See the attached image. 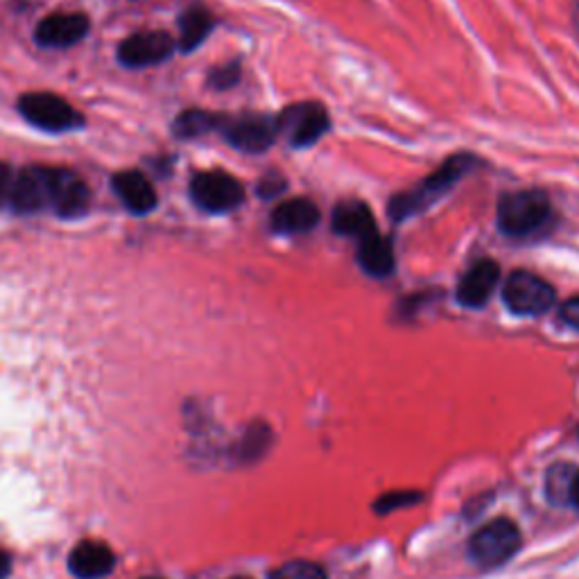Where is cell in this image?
Masks as SVG:
<instances>
[{
	"mask_svg": "<svg viewBox=\"0 0 579 579\" xmlns=\"http://www.w3.org/2000/svg\"><path fill=\"white\" fill-rule=\"evenodd\" d=\"M330 225H333L336 234L355 240H363L378 231L372 209L361 200H342L333 209V219H330Z\"/></svg>",
	"mask_w": 579,
	"mask_h": 579,
	"instance_id": "e0dca14e",
	"label": "cell"
},
{
	"mask_svg": "<svg viewBox=\"0 0 579 579\" xmlns=\"http://www.w3.org/2000/svg\"><path fill=\"white\" fill-rule=\"evenodd\" d=\"M14 179H16V171H12L8 163H0V209H10Z\"/></svg>",
	"mask_w": 579,
	"mask_h": 579,
	"instance_id": "d4e9b609",
	"label": "cell"
},
{
	"mask_svg": "<svg viewBox=\"0 0 579 579\" xmlns=\"http://www.w3.org/2000/svg\"><path fill=\"white\" fill-rule=\"evenodd\" d=\"M177 43L168 33H136L118 46V62L127 68L156 66L173 58Z\"/></svg>",
	"mask_w": 579,
	"mask_h": 579,
	"instance_id": "9c48e42d",
	"label": "cell"
},
{
	"mask_svg": "<svg viewBox=\"0 0 579 579\" xmlns=\"http://www.w3.org/2000/svg\"><path fill=\"white\" fill-rule=\"evenodd\" d=\"M317 223H319V209L309 198L286 200L272 211V217H269L272 229L284 236L309 234L317 227Z\"/></svg>",
	"mask_w": 579,
	"mask_h": 579,
	"instance_id": "9a60e30c",
	"label": "cell"
},
{
	"mask_svg": "<svg viewBox=\"0 0 579 579\" xmlns=\"http://www.w3.org/2000/svg\"><path fill=\"white\" fill-rule=\"evenodd\" d=\"M12 572V557L5 553V550H0V579H5Z\"/></svg>",
	"mask_w": 579,
	"mask_h": 579,
	"instance_id": "83f0119b",
	"label": "cell"
},
{
	"mask_svg": "<svg viewBox=\"0 0 579 579\" xmlns=\"http://www.w3.org/2000/svg\"><path fill=\"white\" fill-rule=\"evenodd\" d=\"M10 209L16 213H39L50 209V168L18 171Z\"/></svg>",
	"mask_w": 579,
	"mask_h": 579,
	"instance_id": "4fadbf2b",
	"label": "cell"
},
{
	"mask_svg": "<svg viewBox=\"0 0 579 579\" xmlns=\"http://www.w3.org/2000/svg\"><path fill=\"white\" fill-rule=\"evenodd\" d=\"M91 204V192L87 184L71 171L50 168V209L64 219L85 215Z\"/></svg>",
	"mask_w": 579,
	"mask_h": 579,
	"instance_id": "30bf717a",
	"label": "cell"
},
{
	"mask_svg": "<svg viewBox=\"0 0 579 579\" xmlns=\"http://www.w3.org/2000/svg\"><path fill=\"white\" fill-rule=\"evenodd\" d=\"M501 267L491 259L476 261L468 267L457 284V301L466 309H480L499 288Z\"/></svg>",
	"mask_w": 579,
	"mask_h": 579,
	"instance_id": "7c38bea8",
	"label": "cell"
},
{
	"mask_svg": "<svg viewBox=\"0 0 579 579\" xmlns=\"http://www.w3.org/2000/svg\"><path fill=\"white\" fill-rule=\"evenodd\" d=\"M575 468L570 464H557L547 471V495L550 501H555L557 505L570 503V493H572V480H575Z\"/></svg>",
	"mask_w": 579,
	"mask_h": 579,
	"instance_id": "44dd1931",
	"label": "cell"
},
{
	"mask_svg": "<svg viewBox=\"0 0 579 579\" xmlns=\"http://www.w3.org/2000/svg\"><path fill=\"white\" fill-rule=\"evenodd\" d=\"M284 188H286V179L277 173H269L259 181V196L274 198V196H279V192H284Z\"/></svg>",
	"mask_w": 579,
	"mask_h": 579,
	"instance_id": "484cf974",
	"label": "cell"
},
{
	"mask_svg": "<svg viewBox=\"0 0 579 579\" xmlns=\"http://www.w3.org/2000/svg\"><path fill=\"white\" fill-rule=\"evenodd\" d=\"M143 579H161V577H143Z\"/></svg>",
	"mask_w": 579,
	"mask_h": 579,
	"instance_id": "4dcf8cb0",
	"label": "cell"
},
{
	"mask_svg": "<svg viewBox=\"0 0 579 579\" xmlns=\"http://www.w3.org/2000/svg\"><path fill=\"white\" fill-rule=\"evenodd\" d=\"M555 288L528 269L512 272L503 284L505 306L520 317H537L555 306Z\"/></svg>",
	"mask_w": 579,
	"mask_h": 579,
	"instance_id": "277c9868",
	"label": "cell"
},
{
	"mask_svg": "<svg viewBox=\"0 0 579 579\" xmlns=\"http://www.w3.org/2000/svg\"><path fill=\"white\" fill-rule=\"evenodd\" d=\"M520 530L509 518H495L468 541V557L480 568H499L520 550Z\"/></svg>",
	"mask_w": 579,
	"mask_h": 579,
	"instance_id": "3957f363",
	"label": "cell"
},
{
	"mask_svg": "<svg viewBox=\"0 0 579 579\" xmlns=\"http://www.w3.org/2000/svg\"><path fill=\"white\" fill-rule=\"evenodd\" d=\"M559 317H562V322H564L566 326L579 330V294L572 297V299H568V301L564 303V306L559 309Z\"/></svg>",
	"mask_w": 579,
	"mask_h": 579,
	"instance_id": "4316f807",
	"label": "cell"
},
{
	"mask_svg": "<svg viewBox=\"0 0 579 579\" xmlns=\"http://www.w3.org/2000/svg\"><path fill=\"white\" fill-rule=\"evenodd\" d=\"M357 265L374 279H388L397 267L392 242L378 231L357 240Z\"/></svg>",
	"mask_w": 579,
	"mask_h": 579,
	"instance_id": "ac0fdd59",
	"label": "cell"
},
{
	"mask_svg": "<svg viewBox=\"0 0 579 579\" xmlns=\"http://www.w3.org/2000/svg\"><path fill=\"white\" fill-rule=\"evenodd\" d=\"M240 81V66L238 64H225V66H217L211 71L209 75V85L217 91H225L236 87Z\"/></svg>",
	"mask_w": 579,
	"mask_h": 579,
	"instance_id": "cb8c5ba5",
	"label": "cell"
},
{
	"mask_svg": "<svg viewBox=\"0 0 579 579\" xmlns=\"http://www.w3.org/2000/svg\"><path fill=\"white\" fill-rule=\"evenodd\" d=\"M553 223V204L541 190H516L499 202V229L509 238H532Z\"/></svg>",
	"mask_w": 579,
	"mask_h": 579,
	"instance_id": "7a4b0ae2",
	"label": "cell"
},
{
	"mask_svg": "<svg viewBox=\"0 0 579 579\" xmlns=\"http://www.w3.org/2000/svg\"><path fill=\"white\" fill-rule=\"evenodd\" d=\"M116 568L114 550L102 541H81L68 555V570L77 579H102Z\"/></svg>",
	"mask_w": 579,
	"mask_h": 579,
	"instance_id": "5bb4252c",
	"label": "cell"
},
{
	"mask_svg": "<svg viewBox=\"0 0 579 579\" xmlns=\"http://www.w3.org/2000/svg\"><path fill=\"white\" fill-rule=\"evenodd\" d=\"M18 112L23 118L50 134L71 131L85 125V118L60 96L54 93H25L18 100Z\"/></svg>",
	"mask_w": 579,
	"mask_h": 579,
	"instance_id": "5b68a950",
	"label": "cell"
},
{
	"mask_svg": "<svg viewBox=\"0 0 579 579\" xmlns=\"http://www.w3.org/2000/svg\"><path fill=\"white\" fill-rule=\"evenodd\" d=\"M570 503L579 509V471L575 474V480H572V493H570Z\"/></svg>",
	"mask_w": 579,
	"mask_h": 579,
	"instance_id": "f1b7e54d",
	"label": "cell"
},
{
	"mask_svg": "<svg viewBox=\"0 0 579 579\" xmlns=\"http://www.w3.org/2000/svg\"><path fill=\"white\" fill-rule=\"evenodd\" d=\"M421 501V493H410V491H394V493H385L382 499H378L376 509L378 512H394L401 507H410Z\"/></svg>",
	"mask_w": 579,
	"mask_h": 579,
	"instance_id": "603a6c76",
	"label": "cell"
},
{
	"mask_svg": "<svg viewBox=\"0 0 579 579\" xmlns=\"http://www.w3.org/2000/svg\"><path fill=\"white\" fill-rule=\"evenodd\" d=\"M231 579H250V577H231Z\"/></svg>",
	"mask_w": 579,
	"mask_h": 579,
	"instance_id": "f546056e",
	"label": "cell"
},
{
	"mask_svg": "<svg viewBox=\"0 0 579 579\" xmlns=\"http://www.w3.org/2000/svg\"><path fill=\"white\" fill-rule=\"evenodd\" d=\"M114 192L118 196V200L125 204V209L134 215H146L150 211H154L156 206V192L152 188V184L136 171H125L118 173L112 179Z\"/></svg>",
	"mask_w": 579,
	"mask_h": 579,
	"instance_id": "2e32d148",
	"label": "cell"
},
{
	"mask_svg": "<svg viewBox=\"0 0 579 579\" xmlns=\"http://www.w3.org/2000/svg\"><path fill=\"white\" fill-rule=\"evenodd\" d=\"M269 579H328L326 570L315 562H288L269 575Z\"/></svg>",
	"mask_w": 579,
	"mask_h": 579,
	"instance_id": "7402d4cb",
	"label": "cell"
},
{
	"mask_svg": "<svg viewBox=\"0 0 579 579\" xmlns=\"http://www.w3.org/2000/svg\"><path fill=\"white\" fill-rule=\"evenodd\" d=\"M219 123H223V118L215 114L202 112V109H188V112L177 116L173 131L177 139H200V136L219 129Z\"/></svg>",
	"mask_w": 579,
	"mask_h": 579,
	"instance_id": "ffe728a7",
	"label": "cell"
},
{
	"mask_svg": "<svg viewBox=\"0 0 579 579\" xmlns=\"http://www.w3.org/2000/svg\"><path fill=\"white\" fill-rule=\"evenodd\" d=\"M279 121V131L288 134L292 148H309L317 143L330 127L328 112L319 102H301L288 106Z\"/></svg>",
	"mask_w": 579,
	"mask_h": 579,
	"instance_id": "ba28073f",
	"label": "cell"
},
{
	"mask_svg": "<svg viewBox=\"0 0 579 579\" xmlns=\"http://www.w3.org/2000/svg\"><path fill=\"white\" fill-rule=\"evenodd\" d=\"M478 165L480 161L474 154H468V152L453 154L451 159L441 163L430 177L421 179L410 190H403L399 192V196H394L388 204V213L392 215L394 223H403V219L415 217L417 213L432 206L439 198H444L462 177H466L474 168H478Z\"/></svg>",
	"mask_w": 579,
	"mask_h": 579,
	"instance_id": "6da1fadb",
	"label": "cell"
},
{
	"mask_svg": "<svg viewBox=\"0 0 579 579\" xmlns=\"http://www.w3.org/2000/svg\"><path fill=\"white\" fill-rule=\"evenodd\" d=\"M213 30V16L204 8H190L179 18V48L192 52L200 48Z\"/></svg>",
	"mask_w": 579,
	"mask_h": 579,
	"instance_id": "d6986e66",
	"label": "cell"
},
{
	"mask_svg": "<svg viewBox=\"0 0 579 579\" xmlns=\"http://www.w3.org/2000/svg\"><path fill=\"white\" fill-rule=\"evenodd\" d=\"M219 129H223L229 146L244 154H261L269 150L281 134L279 121L263 114H247L240 118L223 121L219 123Z\"/></svg>",
	"mask_w": 579,
	"mask_h": 579,
	"instance_id": "52a82bcc",
	"label": "cell"
},
{
	"mask_svg": "<svg viewBox=\"0 0 579 579\" xmlns=\"http://www.w3.org/2000/svg\"><path fill=\"white\" fill-rule=\"evenodd\" d=\"M190 198L202 211L229 213L244 202V188L227 173H198L190 181Z\"/></svg>",
	"mask_w": 579,
	"mask_h": 579,
	"instance_id": "8992f818",
	"label": "cell"
},
{
	"mask_svg": "<svg viewBox=\"0 0 579 579\" xmlns=\"http://www.w3.org/2000/svg\"><path fill=\"white\" fill-rule=\"evenodd\" d=\"M91 30L87 14L62 12L46 16L35 33V41L43 48H71L85 39Z\"/></svg>",
	"mask_w": 579,
	"mask_h": 579,
	"instance_id": "8fae6325",
	"label": "cell"
}]
</instances>
